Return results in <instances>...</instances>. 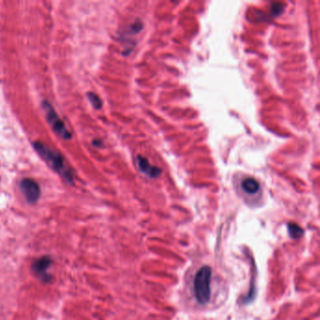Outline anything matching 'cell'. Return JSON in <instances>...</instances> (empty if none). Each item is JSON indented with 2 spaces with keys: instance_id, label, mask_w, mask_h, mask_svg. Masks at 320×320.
I'll return each mask as SVG.
<instances>
[{
  "instance_id": "cell-1",
  "label": "cell",
  "mask_w": 320,
  "mask_h": 320,
  "mask_svg": "<svg viewBox=\"0 0 320 320\" xmlns=\"http://www.w3.org/2000/svg\"><path fill=\"white\" fill-rule=\"evenodd\" d=\"M34 147L37 152L41 155V157L53 168V170L60 175L66 182L73 183V171L60 153L52 149L48 145H44L42 142H35Z\"/></svg>"
},
{
  "instance_id": "cell-2",
  "label": "cell",
  "mask_w": 320,
  "mask_h": 320,
  "mask_svg": "<svg viewBox=\"0 0 320 320\" xmlns=\"http://www.w3.org/2000/svg\"><path fill=\"white\" fill-rule=\"evenodd\" d=\"M211 274L212 271L209 266H203L195 277L194 293L198 303L205 305L210 301L211 289Z\"/></svg>"
},
{
  "instance_id": "cell-3",
  "label": "cell",
  "mask_w": 320,
  "mask_h": 320,
  "mask_svg": "<svg viewBox=\"0 0 320 320\" xmlns=\"http://www.w3.org/2000/svg\"><path fill=\"white\" fill-rule=\"evenodd\" d=\"M43 107H44L45 116L48 120L49 124L51 125L52 129L58 134V136L62 137L63 139H71L72 135L70 131L67 130L65 124L60 119L57 112L51 106V104L48 102H43Z\"/></svg>"
},
{
  "instance_id": "cell-4",
  "label": "cell",
  "mask_w": 320,
  "mask_h": 320,
  "mask_svg": "<svg viewBox=\"0 0 320 320\" xmlns=\"http://www.w3.org/2000/svg\"><path fill=\"white\" fill-rule=\"evenodd\" d=\"M53 263L51 257L42 256L33 262L32 264V272L34 275L44 283H49L52 280V276L48 273V269Z\"/></svg>"
},
{
  "instance_id": "cell-5",
  "label": "cell",
  "mask_w": 320,
  "mask_h": 320,
  "mask_svg": "<svg viewBox=\"0 0 320 320\" xmlns=\"http://www.w3.org/2000/svg\"><path fill=\"white\" fill-rule=\"evenodd\" d=\"M20 189L29 203H36L39 200L41 190L35 181L31 179H24L20 184Z\"/></svg>"
},
{
  "instance_id": "cell-6",
  "label": "cell",
  "mask_w": 320,
  "mask_h": 320,
  "mask_svg": "<svg viewBox=\"0 0 320 320\" xmlns=\"http://www.w3.org/2000/svg\"><path fill=\"white\" fill-rule=\"evenodd\" d=\"M136 164H137V168H138L139 170L143 174L151 178V179H156V178L160 177L161 174H162V170L160 168L153 167L147 159H145V157H143L141 155L137 156Z\"/></svg>"
},
{
  "instance_id": "cell-7",
  "label": "cell",
  "mask_w": 320,
  "mask_h": 320,
  "mask_svg": "<svg viewBox=\"0 0 320 320\" xmlns=\"http://www.w3.org/2000/svg\"><path fill=\"white\" fill-rule=\"evenodd\" d=\"M241 189L243 190L244 193H246L248 195H255L256 193L259 192L260 189V185L258 182L253 179V178H246L241 182Z\"/></svg>"
},
{
  "instance_id": "cell-8",
  "label": "cell",
  "mask_w": 320,
  "mask_h": 320,
  "mask_svg": "<svg viewBox=\"0 0 320 320\" xmlns=\"http://www.w3.org/2000/svg\"><path fill=\"white\" fill-rule=\"evenodd\" d=\"M288 232L293 239H297L303 235V230L296 224L288 225Z\"/></svg>"
},
{
  "instance_id": "cell-9",
  "label": "cell",
  "mask_w": 320,
  "mask_h": 320,
  "mask_svg": "<svg viewBox=\"0 0 320 320\" xmlns=\"http://www.w3.org/2000/svg\"><path fill=\"white\" fill-rule=\"evenodd\" d=\"M87 96H88L89 102H91V104L93 105L94 108H96V109H100V108L102 107V100L99 98L98 95L92 93V92H89V93L87 94Z\"/></svg>"
},
{
  "instance_id": "cell-10",
  "label": "cell",
  "mask_w": 320,
  "mask_h": 320,
  "mask_svg": "<svg viewBox=\"0 0 320 320\" xmlns=\"http://www.w3.org/2000/svg\"><path fill=\"white\" fill-rule=\"evenodd\" d=\"M284 11V5L282 3H273L271 5V13L273 16H277L280 15Z\"/></svg>"
}]
</instances>
